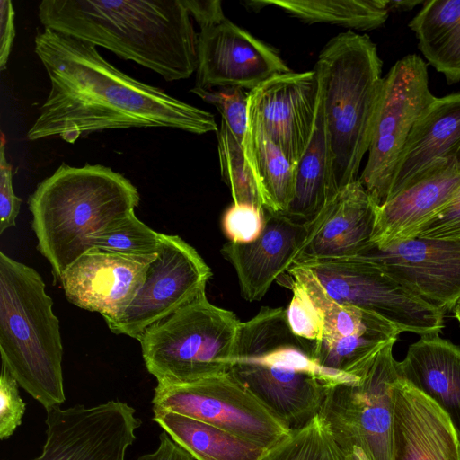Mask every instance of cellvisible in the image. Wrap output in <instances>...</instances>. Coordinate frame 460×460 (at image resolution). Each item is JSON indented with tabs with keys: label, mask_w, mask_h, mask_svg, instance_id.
Wrapping results in <instances>:
<instances>
[{
	"label": "cell",
	"mask_w": 460,
	"mask_h": 460,
	"mask_svg": "<svg viewBox=\"0 0 460 460\" xmlns=\"http://www.w3.org/2000/svg\"><path fill=\"white\" fill-rule=\"evenodd\" d=\"M34 43L50 90L27 133L31 141L59 137L73 144L93 132L132 128L218 130L211 112L126 75L88 42L44 29Z\"/></svg>",
	"instance_id": "1"
},
{
	"label": "cell",
	"mask_w": 460,
	"mask_h": 460,
	"mask_svg": "<svg viewBox=\"0 0 460 460\" xmlns=\"http://www.w3.org/2000/svg\"><path fill=\"white\" fill-rule=\"evenodd\" d=\"M38 16L44 29L107 49L168 82L198 68L199 33L182 0H44Z\"/></svg>",
	"instance_id": "2"
},
{
	"label": "cell",
	"mask_w": 460,
	"mask_h": 460,
	"mask_svg": "<svg viewBox=\"0 0 460 460\" xmlns=\"http://www.w3.org/2000/svg\"><path fill=\"white\" fill-rule=\"evenodd\" d=\"M230 372L290 430L317 415L328 388L348 375L320 366L286 309L269 306L241 322Z\"/></svg>",
	"instance_id": "3"
},
{
	"label": "cell",
	"mask_w": 460,
	"mask_h": 460,
	"mask_svg": "<svg viewBox=\"0 0 460 460\" xmlns=\"http://www.w3.org/2000/svg\"><path fill=\"white\" fill-rule=\"evenodd\" d=\"M137 187L123 174L102 164H62L28 199L37 249L56 279L89 251V239L138 206Z\"/></svg>",
	"instance_id": "4"
},
{
	"label": "cell",
	"mask_w": 460,
	"mask_h": 460,
	"mask_svg": "<svg viewBox=\"0 0 460 460\" xmlns=\"http://www.w3.org/2000/svg\"><path fill=\"white\" fill-rule=\"evenodd\" d=\"M376 44L353 31L332 38L318 56V76L334 193L358 179L370 146L383 81Z\"/></svg>",
	"instance_id": "5"
},
{
	"label": "cell",
	"mask_w": 460,
	"mask_h": 460,
	"mask_svg": "<svg viewBox=\"0 0 460 460\" xmlns=\"http://www.w3.org/2000/svg\"><path fill=\"white\" fill-rule=\"evenodd\" d=\"M2 364L28 394L49 409L66 400L63 346L52 298L33 268L0 252Z\"/></svg>",
	"instance_id": "6"
},
{
	"label": "cell",
	"mask_w": 460,
	"mask_h": 460,
	"mask_svg": "<svg viewBox=\"0 0 460 460\" xmlns=\"http://www.w3.org/2000/svg\"><path fill=\"white\" fill-rule=\"evenodd\" d=\"M241 321L206 293L147 328L139 339L157 384H177L230 371Z\"/></svg>",
	"instance_id": "7"
},
{
	"label": "cell",
	"mask_w": 460,
	"mask_h": 460,
	"mask_svg": "<svg viewBox=\"0 0 460 460\" xmlns=\"http://www.w3.org/2000/svg\"><path fill=\"white\" fill-rule=\"evenodd\" d=\"M393 347L326 392L318 414L349 460H393V386L400 376Z\"/></svg>",
	"instance_id": "8"
},
{
	"label": "cell",
	"mask_w": 460,
	"mask_h": 460,
	"mask_svg": "<svg viewBox=\"0 0 460 460\" xmlns=\"http://www.w3.org/2000/svg\"><path fill=\"white\" fill-rule=\"evenodd\" d=\"M334 302L366 310L400 331L427 335L444 326V312L429 305L380 267L348 258L295 263Z\"/></svg>",
	"instance_id": "9"
},
{
	"label": "cell",
	"mask_w": 460,
	"mask_h": 460,
	"mask_svg": "<svg viewBox=\"0 0 460 460\" xmlns=\"http://www.w3.org/2000/svg\"><path fill=\"white\" fill-rule=\"evenodd\" d=\"M435 99L427 64L415 54L399 59L385 75L367 161L359 177L377 206L387 200L408 137Z\"/></svg>",
	"instance_id": "10"
},
{
	"label": "cell",
	"mask_w": 460,
	"mask_h": 460,
	"mask_svg": "<svg viewBox=\"0 0 460 460\" xmlns=\"http://www.w3.org/2000/svg\"><path fill=\"white\" fill-rule=\"evenodd\" d=\"M153 411L185 415L270 449L290 429L231 372L191 382L157 384Z\"/></svg>",
	"instance_id": "11"
},
{
	"label": "cell",
	"mask_w": 460,
	"mask_h": 460,
	"mask_svg": "<svg viewBox=\"0 0 460 460\" xmlns=\"http://www.w3.org/2000/svg\"><path fill=\"white\" fill-rule=\"evenodd\" d=\"M161 248L127 309L106 321L115 334L139 341L144 332L205 293L211 269L194 247L175 234H161Z\"/></svg>",
	"instance_id": "12"
},
{
	"label": "cell",
	"mask_w": 460,
	"mask_h": 460,
	"mask_svg": "<svg viewBox=\"0 0 460 460\" xmlns=\"http://www.w3.org/2000/svg\"><path fill=\"white\" fill-rule=\"evenodd\" d=\"M46 441L32 460H125L141 420L126 402L46 409Z\"/></svg>",
	"instance_id": "13"
},
{
	"label": "cell",
	"mask_w": 460,
	"mask_h": 460,
	"mask_svg": "<svg viewBox=\"0 0 460 460\" xmlns=\"http://www.w3.org/2000/svg\"><path fill=\"white\" fill-rule=\"evenodd\" d=\"M288 272L302 282L323 313V337L312 342L314 358L323 367L353 375L384 348L396 342L402 332L391 322L376 314L334 302L296 264Z\"/></svg>",
	"instance_id": "14"
},
{
	"label": "cell",
	"mask_w": 460,
	"mask_h": 460,
	"mask_svg": "<svg viewBox=\"0 0 460 460\" xmlns=\"http://www.w3.org/2000/svg\"><path fill=\"white\" fill-rule=\"evenodd\" d=\"M354 258L376 264L416 296L443 311L460 299V242L416 237L369 244Z\"/></svg>",
	"instance_id": "15"
},
{
	"label": "cell",
	"mask_w": 460,
	"mask_h": 460,
	"mask_svg": "<svg viewBox=\"0 0 460 460\" xmlns=\"http://www.w3.org/2000/svg\"><path fill=\"white\" fill-rule=\"evenodd\" d=\"M318 90L313 69L276 75L248 93L249 128L264 131L295 166L314 129Z\"/></svg>",
	"instance_id": "16"
},
{
	"label": "cell",
	"mask_w": 460,
	"mask_h": 460,
	"mask_svg": "<svg viewBox=\"0 0 460 460\" xmlns=\"http://www.w3.org/2000/svg\"><path fill=\"white\" fill-rule=\"evenodd\" d=\"M196 88L237 87L250 92L291 71L278 52L227 18L200 28Z\"/></svg>",
	"instance_id": "17"
},
{
	"label": "cell",
	"mask_w": 460,
	"mask_h": 460,
	"mask_svg": "<svg viewBox=\"0 0 460 460\" xmlns=\"http://www.w3.org/2000/svg\"><path fill=\"white\" fill-rule=\"evenodd\" d=\"M460 192V160L432 164L411 183L377 207L370 244L384 246L419 236Z\"/></svg>",
	"instance_id": "18"
},
{
	"label": "cell",
	"mask_w": 460,
	"mask_h": 460,
	"mask_svg": "<svg viewBox=\"0 0 460 460\" xmlns=\"http://www.w3.org/2000/svg\"><path fill=\"white\" fill-rule=\"evenodd\" d=\"M377 207L359 178L344 186L305 223L306 236L293 264L357 255L370 244Z\"/></svg>",
	"instance_id": "19"
},
{
	"label": "cell",
	"mask_w": 460,
	"mask_h": 460,
	"mask_svg": "<svg viewBox=\"0 0 460 460\" xmlns=\"http://www.w3.org/2000/svg\"><path fill=\"white\" fill-rule=\"evenodd\" d=\"M149 264L89 250L65 270L60 280L70 303L101 314L106 322L127 309L141 288Z\"/></svg>",
	"instance_id": "20"
},
{
	"label": "cell",
	"mask_w": 460,
	"mask_h": 460,
	"mask_svg": "<svg viewBox=\"0 0 460 460\" xmlns=\"http://www.w3.org/2000/svg\"><path fill=\"white\" fill-rule=\"evenodd\" d=\"M265 226L250 243L226 242L223 257L234 267L241 292L249 302L260 301L271 284L288 271L306 236L305 224L280 213L265 211Z\"/></svg>",
	"instance_id": "21"
},
{
	"label": "cell",
	"mask_w": 460,
	"mask_h": 460,
	"mask_svg": "<svg viewBox=\"0 0 460 460\" xmlns=\"http://www.w3.org/2000/svg\"><path fill=\"white\" fill-rule=\"evenodd\" d=\"M393 460H460L448 416L399 376L393 386Z\"/></svg>",
	"instance_id": "22"
},
{
	"label": "cell",
	"mask_w": 460,
	"mask_h": 460,
	"mask_svg": "<svg viewBox=\"0 0 460 460\" xmlns=\"http://www.w3.org/2000/svg\"><path fill=\"white\" fill-rule=\"evenodd\" d=\"M460 154V93L437 98L416 121L400 156L388 199L437 161Z\"/></svg>",
	"instance_id": "23"
},
{
	"label": "cell",
	"mask_w": 460,
	"mask_h": 460,
	"mask_svg": "<svg viewBox=\"0 0 460 460\" xmlns=\"http://www.w3.org/2000/svg\"><path fill=\"white\" fill-rule=\"evenodd\" d=\"M397 367L402 379L448 416L460 440V347L438 333L422 335Z\"/></svg>",
	"instance_id": "24"
},
{
	"label": "cell",
	"mask_w": 460,
	"mask_h": 460,
	"mask_svg": "<svg viewBox=\"0 0 460 460\" xmlns=\"http://www.w3.org/2000/svg\"><path fill=\"white\" fill-rule=\"evenodd\" d=\"M409 27L429 64L448 84L460 81V0H426Z\"/></svg>",
	"instance_id": "25"
},
{
	"label": "cell",
	"mask_w": 460,
	"mask_h": 460,
	"mask_svg": "<svg viewBox=\"0 0 460 460\" xmlns=\"http://www.w3.org/2000/svg\"><path fill=\"white\" fill-rule=\"evenodd\" d=\"M334 194L323 102L318 90L314 129L309 143L296 165L293 199L283 215L296 222L307 223L316 217Z\"/></svg>",
	"instance_id": "26"
},
{
	"label": "cell",
	"mask_w": 460,
	"mask_h": 460,
	"mask_svg": "<svg viewBox=\"0 0 460 460\" xmlns=\"http://www.w3.org/2000/svg\"><path fill=\"white\" fill-rule=\"evenodd\" d=\"M153 420L197 460H260L267 449L212 424L172 411Z\"/></svg>",
	"instance_id": "27"
},
{
	"label": "cell",
	"mask_w": 460,
	"mask_h": 460,
	"mask_svg": "<svg viewBox=\"0 0 460 460\" xmlns=\"http://www.w3.org/2000/svg\"><path fill=\"white\" fill-rule=\"evenodd\" d=\"M253 10L273 5L306 23H329L359 31L375 30L389 16L388 0H252Z\"/></svg>",
	"instance_id": "28"
},
{
	"label": "cell",
	"mask_w": 460,
	"mask_h": 460,
	"mask_svg": "<svg viewBox=\"0 0 460 460\" xmlns=\"http://www.w3.org/2000/svg\"><path fill=\"white\" fill-rule=\"evenodd\" d=\"M249 161L265 211L284 214L294 195L296 166L261 129L249 128Z\"/></svg>",
	"instance_id": "29"
},
{
	"label": "cell",
	"mask_w": 460,
	"mask_h": 460,
	"mask_svg": "<svg viewBox=\"0 0 460 460\" xmlns=\"http://www.w3.org/2000/svg\"><path fill=\"white\" fill-rule=\"evenodd\" d=\"M161 234L141 222L133 212L91 236L89 250L116 253L151 263L160 251Z\"/></svg>",
	"instance_id": "30"
},
{
	"label": "cell",
	"mask_w": 460,
	"mask_h": 460,
	"mask_svg": "<svg viewBox=\"0 0 460 460\" xmlns=\"http://www.w3.org/2000/svg\"><path fill=\"white\" fill-rule=\"evenodd\" d=\"M220 173L229 187L233 203L255 206L265 211L264 199L245 149L221 121L217 130Z\"/></svg>",
	"instance_id": "31"
},
{
	"label": "cell",
	"mask_w": 460,
	"mask_h": 460,
	"mask_svg": "<svg viewBox=\"0 0 460 460\" xmlns=\"http://www.w3.org/2000/svg\"><path fill=\"white\" fill-rule=\"evenodd\" d=\"M260 460H349L328 427L315 415L301 428L292 429L268 449Z\"/></svg>",
	"instance_id": "32"
},
{
	"label": "cell",
	"mask_w": 460,
	"mask_h": 460,
	"mask_svg": "<svg viewBox=\"0 0 460 460\" xmlns=\"http://www.w3.org/2000/svg\"><path fill=\"white\" fill-rule=\"evenodd\" d=\"M191 92L218 110L222 117L221 121L243 146L247 155L249 151V92L237 87H224L217 90L194 87Z\"/></svg>",
	"instance_id": "33"
},
{
	"label": "cell",
	"mask_w": 460,
	"mask_h": 460,
	"mask_svg": "<svg viewBox=\"0 0 460 460\" xmlns=\"http://www.w3.org/2000/svg\"><path fill=\"white\" fill-rule=\"evenodd\" d=\"M288 284L293 293L291 301L286 308L287 321L290 330L301 339L312 342L320 341L324 328L322 311L302 282L290 276Z\"/></svg>",
	"instance_id": "34"
},
{
	"label": "cell",
	"mask_w": 460,
	"mask_h": 460,
	"mask_svg": "<svg viewBox=\"0 0 460 460\" xmlns=\"http://www.w3.org/2000/svg\"><path fill=\"white\" fill-rule=\"evenodd\" d=\"M265 211L255 206L233 203L222 217L225 235L234 243H250L257 240L265 226Z\"/></svg>",
	"instance_id": "35"
},
{
	"label": "cell",
	"mask_w": 460,
	"mask_h": 460,
	"mask_svg": "<svg viewBox=\"0 0 460 460\" xmlns=\"http://www.w3.org/2000/svg\"><path fill=\"white\" fill-rule=\"evenodd\" d=\"M18 382L2 364L0 376V438L6 439L21 425L25 403L20 396Z\"/></svg>",
	"instance_id": "36"
},
{
	"label": "cell",
	"mask_w": 460,
	"mask_h": 460,
	"mask_svg": "<svg viewBox=\"0 0 460 460\" xmlns=\"http://www.w3.org/2000/svg\"><path fill=\"white\" fill-rule=\"evenodd\" d=\"M22 200L16 196L13 187L12 165L5 155V139L0 145V234L16 225Z\"/></svg>",
	"instance_id": "37"
},
{
	"label": "cell",
	"mask_w": 460,
	"mask_h": 460,
	"mask_svg": "<svg viewBox=\"0 0 460 460\" xmlns=\"http://www.w3.org/2000/svg\"><path fill=\"white\" fill-rule=\"evenodd\" d=\"M418 237L460 242V192L440 215L421 230Z\"/></svg>",
	"instance_id": "38"
},
{
	"label": "cell",
	"mask_w": 460,
	"mask_h": 460,
	"mask_svg": "<svg viewBox=\"0 0 460 460\" xmlns=\"http://www.w3.org/2000/svg\"><path fill=\"white\" fill-rule=\"evenodd\" d=\"M15 13L10 0L0 1V69L6 68L15 37Z\"/></svg>",
	"instance_id": "39"
},
{
	"label": "cell",
	"mask_w": 460,
	"mask_h": 460,
	"mask_svg": "<svg viewBox=\"0 0 460 460\" xmlns=\"http://www.w3.org/2000/svg\"><path fill=\"white\" fill-rule=\"evenodd\" d=\"M190 16L200 28L214 26L224 22L226 17L219 0H182Z\"/></svg>",
	"instance_id": "40"
},
{
	"label": "cell",
	"mask_w": 460,
	"mask_h": 460,
	"mask_svg": "<svg viewBox=\"0 0 460 460\" xmlns=\"http://www.w3.org/2000/svg\"><path fill=\"white\" fill-rule=\"evenodd\" d=\"M193 456L177 444L165 431L159 435V445L153 453L139 456L137 460H193Z\"/></svg>",
	"instance_id": "41"
},
{
	"label": "cell",
	"mask_w": 460,
	"mask_h": 460,
	"mask_svg": "<svg viewBox=\"0 0 460 460\" xmlns=\"http://www.w3.org/2000/svg\"><path fill=\"white\" fill-rule=\"evenodd\" d=\"M426 0H388V8L391 11H407L413 9L416 5L423 4Z\"/></svg>",
	"instance_id": "42"
},
{
	"label": "cell",
	"mask_w": 460,
	"mask_h": 460,
	"mask_svg": "<svg viewBox=\"0 0 460 460\" xmlns=\"http://www.w3.org/2000/svg\"><path fill=\"white\" fill-rule=\"evenodd\" d=\"M453 313H454V316L455 318L457 320V322L459 323L460 324V299L457 301V303L455 305L454 308H453Z\"/></svg>",
	"instance_id": "43"
},
{
	"label": "cell",
	"mask_w": 460,
	"mask_h": 460,
	"mask_svg": "<svg viewBox=\"0 0 460 460\" xmlns=\"http://www.w3.org/2000/svg\"><path fill=\"white\" fill-rule=\"evenodd\" d=\"M458 159L460 160V154L458 155Z\"/></svg>",
	"instance_id": "44"
},
{
	"label": "cell",
	"mask_w": 460,
	"mask_h": 460,
	"mask_svg": "<svg viewBox=\"0 0 460 460\" xmlns=\"http://www.w3.org/2000/svg\"><path fill=\"white\" fill-rule=\"evenodd\" d=\"M460 441V440H459ZM459 454H460V445H459Z\"/></svg>",
	"instance_id": "45"
}]
</instances>
